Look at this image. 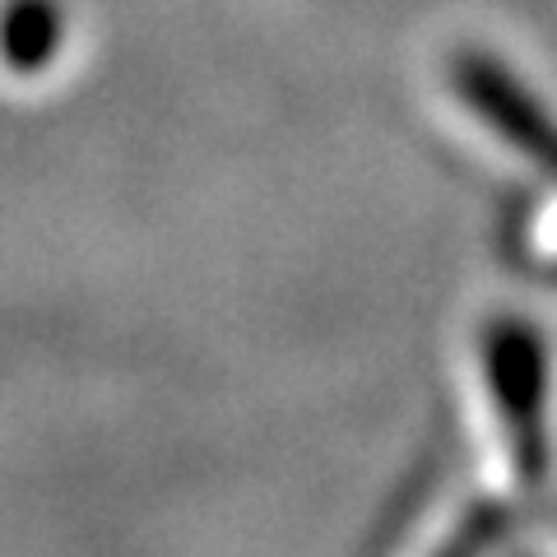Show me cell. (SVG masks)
Listing matches in <instances>:
<instances>
[{
  "mask_svg": "<svg viewBox=\"0 0 557 557\" xmlns=\"http://www.w3.org/2000/svg\"><path fill=\"white\" fill-rule=\"evenodd\" d=\"M61 47L57 0H10L0 10V57L14 70H42Z\"/></svg>",
  "mask_w": 557,
  "mask_h": 557,
  "instance_id": "cell-1",
  "label": "cell"
}]
</instances>
